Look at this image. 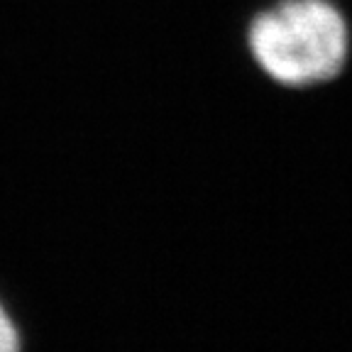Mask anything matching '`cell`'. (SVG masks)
Wrapping results in <instances>:
<instances>
[{"mask_svg": "<svg viewBox=\"0 0 352 352\" xmlns=\"http://www.w3.org/2000/svg\"><path fill=\"white\" fill-rule=\"evenodd\" d=\"M242 44L272 86L316 91L347 69L352 25L338 0H272L248 17Z\"/></svg>", "mask_w": 352, "mask_h": 352, "instance_id": "1", "label": "cell"}, {"mask_svg": "<svg viewBox=\"0 0 352 352\" xmlns=\"http://www.w3.org/2000/svg\"><path fill=\"white\" fill-rule=\"evenodd\" d=\"M0 352H25L20 328L3 301H0Z\"/></svg>", "mask_w": 352, "mask_h": 352, "instance_id": "2", "label": "cell"}]
</instances>
